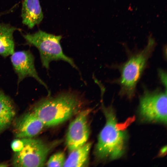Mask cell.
Returning a JSON list of instances; mask_svg holds the SVG:
<instances>
[{"mask_svg": "<svg viewBox=\"0 0 167 167\" xmlns=\"http://www.w3.org/2000/svg\"><path fill=\"white\" fill-rule=\"evenodd\" d=\"M10 59L14 71L17 75L18 85L25 78L31 77L44 86L50 94L47 85L40 77L36 71L34 57L30 51H14L11 55Z\"/></svg>", "mask_w": 167, "mask_h": 167, "instance_id": "8", "label": "cell"}, {"mask_svg": "<svg viewBox=\"0 0 167 167\" xmlns=\"http://www.w3.org/2000/svg\"><path fill=\"white\" fill-rule=\"evenodd\" d=\"M21 17L23 24L30 29L40 24L43 15L39 0H23Z\"/></svg>", "mask_w": 167, "mask_h": 167, "instance_id": "10", "label": "cell"}, {"mask_svg": "<svg viewBox=\"0 0 167 167\" xmlns=\"http://www.w3.org/2000/svg\"><path fill=\"white\" fill-rule=\"evenodd\" d=\"M7 164L4 163H2L0 164V167L1 166H7Z\"/></svg>", "mask_w": 167, "mask_h": 167, "instance_id": "16", "label": "cell"}, {"mask_svg": "<svg viewBox=\"0 0 167 167\" xmlns=\"http://www.w3.org/2000/svg\"><path fill=\"white\" fill-rule=\"evenodd\" d=\"M92 109H88L80 112L71 123L66 135V143L71 152L85 144L89 135L88 117Z\"/></svg>", "mask_w": 167, "mask_h": 167, "instance_id": "7", "label": "cell"}, {"mask_svg": "<svg viewBox=\"0 0 167 167\" xmlns=\"http://www.w3.org/2000/svg\"><path fill=\"white\" fill-rule=\"evenodd\" d=\"M91 146V143H87L82 146L70 152V154L65 160L63 167L87 166Z\"/></svg>", "mask_w": 167, "mask_h": 167, "instance_id": "13", "label": "cell"}, {"mask_svg": "<svg viewBox=\"0 0 167 167\" xmlns=\"http://www.w3.org/2000/svg\"><path fill=\"white\" fill-rule=\"evenodd\" d=\"M13 101L0 90V134L10 126L16 114Z\"/></svg>", "mask_w": 167, "mask_h": 167, "instance_id": "11", "label": "cell"}, {"mask_svg": "<svg viewBox=\"0 0 167 167\" xmlns=\"http://www.w3.org/2000/svg\"><path fill=\"white\" fill-rule=\"evenodd\" d=\"M84 103L79 93L71 90L65 91L41 99L34 105L32 112L45 126H54L76 114Z\"/></svg>", "mask_w": 167, "mask_h": 167, "instance_id": "1", "label": "cell"}, {"mask_svg": "<svg viewBox=\"0 0 167 167\" xmlns=\"http://www.w3.org/2000/svg\"><path fill=\"white\" fill-rule=\"evenodd\" d=\"M22 139V149L15 152L12 160L15 167H42L54 144H49L38 139Z\"/></svg>", "mask_w": 167, "mask_h": 167, "instance_id": "5", "label": "cell"}, {"mask_svg": "<svg viewBox=\"0 0 167 167\" xmlns=\"http://www.w3.org/2000/svg\"><path fill=\"white\" fill-rule=\"evenodd\" d=\"M44 125L33 112L24 114L15 121L14 132L16 138H32L38 135Z\"/></svg>", "mask_w": 167, "mask_h": 167, "instance_id": "9", "label": "cell"}, {"mask_svg": "<svg viewBox=\"0 0 167 167\" xmlns=\"http://www.w3.org/2000/svg\"><path fill=\"white\" fill-rule=\"evenodd\" d=\"M1 14L0 13V17H1Z\"/></svg>", "mask_w": 167, "mask_h": 167, "instance_id": "17", "label": "cell"}, {"mask_svg": "<svg viewBox=\"0 0 167 167\" xmlns=\"http://www.w3.org/2000/svg\"><path fill=\"white\" fill-rule=\"evenodd\" d=\"M156 45L150 35L147 44L142 50L131 56L120 67V76L118 80L120 94L129 98L135 94L136 86L144 69Z\"/></svg>", "mask_w": 167, "mask_h": 167, "instance_id": "3", "label": "cell"}, {"mask_svg": "<svg viewBox=\"0 0 167 167\" xmlns=\"http://www.w3.org/2000/svg\"><path fill=\"white\" fill-rule=\"evenodd\" d=\"M21 29L9 24L0 22V55L6 58L15 51L13 33Z\"/></svg>", "mask_w": 167, "mask_h": 167, "instance_id": "12", "label": "cell"}, {"mask_svg": "<svg viewBox=\"0 0 167 167\" xmlns=\"http://www.w3.org/2000/svg\"><path fill=\"white\" fill-rule=\"evenodd\" d=\"M139 113L143 121L167 123V89H145L139 99Z\"/></svg>", "mask_w": 167, "mask_h": 167, "instance_id": "6", "label": "cell"}, {"mask_svg": "<svg viewBox=\"0 0 167 167\" xmlns=\"http://www.w3.org/2000/svg\"><path fill=\"white\" fill-rule=\"evenodd\" d=\"M65 160L64 153L58 152L51 156L46 164L48 167H63Z\"/></svg>", "mask_w": 167, "mask_h": 167, "instance_id": "14", "label": "cell"}, {"mask_svg": "<svg viewBox=\"0 0 167 167\" xmlns=\"http://www.w3.org/2000/svg\"><path fill=\"white\" fill-rule=\"evenodd\" d=\"M103 109L106 122L98 136L95 155L99 160L117 159L125 152L127 133L118 127L112 108L103 107Z\"/></svg>", "mask_w": 167, "mask_h": 167, "instance_id": "2", "label": "cell"}, {"mask_svg": "<svg viewBox=\"0 0 167 167\" xmlns=\"http://www.w3.org/2000/svg\"><path fill=\"white\" fill-rule=\"evenodd\" d=\"M23 145L24 143L22 139H15L12 142L11 147L15 152H17L22 149Z\"/></svg>", "mask_w": 167, "mask_h": 167, "instance_id": "15", "label": "cell"}, {"mask_svg": "<svg viewBox=\"0 0 167 167\" xmlns=\"http://www.w3.org/2000/svg\"><path fill=\"white\" fill-rule=\"evenodd\" d=\"M26 45L36 47L38 50L42 66L49 68L53 61L62 60L78 70L73 59L63 52L60 41L61 36H56L39 30L32 34H23Z\"/></svg>", "mask_w": 167, "mask_h": 167, "instance_id": "4", "label": "cell"}]
</instances>
